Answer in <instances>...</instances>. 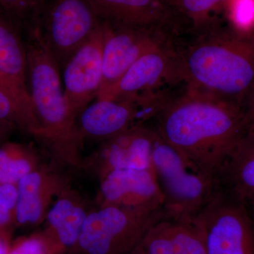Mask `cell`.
<instances>
[{
	"label": "cell",
	"instance_id": "cell-20",
	"mask_svg": "<svg viewBox=\"0 0 254 254\" xmlns=\"http://www.w3.org/2000/svg\"><path fill=\"white\" fill-rule=\"evenodd\" d=\"M39 168L36 153L26 145L12 142L0 145V184L16 185Z\"/></svg>",
	"mask_w": 254,
	"mask_h": 254
},
{
	"label": "cell",
	"instance_id": "cell-24",
	"mask_svg": "<svg viewBox=\"0 0 254 254\" xmlns=\"http://www.w3.org/2000/svg\"><path fill=\"white\" fill-rule=\"evenodd\" d=\"M18 191L16 185L0 184V234L12 235L16 227Z\"/></svg>",
	"mask_w": 254,
	"mask_h": 254
},
{
	"label": "cell",
	"instance_id": "cell-26",
	"mask_svg": "<svg viewBox=\"0 0 254 254\" xmlns=\"http://www.w3.org/2000/svg\"><path fill=\"white\" fill-rule=\"evenodd\" d=\"M231 13L232 21L237 28L252 29L254 25V0H234Z\"/></svg>",
	"mask_w": 254,
	"mask_h": 254
},
{
	"label": "cell",
	"instance_id": "cell-19",
	"mask_svg": "<svg viewBox=\"0 0 254 254\" xmlns=\"http://www.w3.org/2000/svg\"><path fill=\"white\" fill-rule=\"evenodd\" d=\"M89 211L76 192L69 188L56 198L47 214L45 230L67 254L76 245Z\"/></svg>",
	"mask_w": 254,
	"mask_h": 254
},
{
	"label": "cell",
	"instance_id": "cell-22",
	"mask_svg": "<svg viewBox=\"0 0 254 254\" xmlns=\"http://www.w3.org/2000/svg\"><path fill=\"white\" fill-rule=\"evenodd\" d=\"M0 122L9 124L25 133L38 138L41 134V126L36 114L25 108L1 86Z\"/></svg>",
	"mask_w": 254,
	"mask_h": 254
},
{
	"label": "cell",
	"instance_id": "cell-9",
	"mask_svg": "<svg viewBox=\"0 0 254 254\" xmlns=\"http://www.w3.org/2000/svg\"><path fill=\"white\" fill-rule=\"evenodd\" d=\"M177 44L178 42L145 53L116 83L100 93L96 99L147 98L184 85L180 77Z\"/></svg>",
	"mask_w": 254,
	"mask_h": 254
},
{
	"label": "cell",
	"instance_id": "cell-18",
	"mask_svg": "<svg viewBox=\"0 0 254 254\" xmlns=\"http://www.w3.org/2000/svg\"><path fill=\"white\" fill-rule=\"evenodd\" d=\"M220 186L237 201L254 209V132H247L219 177Z\"/></svg>",
	"mask_w": 254,
	"mask_h": 254
},
{
	"label": "cell",
	"instance_id": "cell-3",
	"mask_svg": "<svg viewBox=\"0 0 254 254\" xmlns=\"http://www.w3.org/2000/svg\"><path fill=\"white\" fill-rule=\"evenodd\" d=\"M25 29L28 86L41 126L39 138L49 145L60 161L77 165V117L71 113L65 100L61 70L38 28L30 25Z\"/></svg>",
	"mask_w": 254,
	"mask_h": 254
},
{
	"label": "cell",
	"instance_id": "cell-4",
	"mask_svg": "<svg viewBox=\"0 0 254 254\" xmlns=\"http://www.w3.org/2000/svg\"><path fill=\"white\" fill-rule=\"evenodd\" d=\"M151 166L163 195L165 218L192 220L221 190L218 180L200 170L158 132Z\"/></svg>",
	"mask_w": 254,
	"mask_h": 254
},
{
	"label": "cell",
	"instance_id": "cell-31",
	"mask_svg": "<svg viewBox=\"0 0 254 254\" xmlns=\"http://www.w3.org/2000/svg\"><path fill=\"white\" fill-rule=\"evenodd\" d=\"M136 254H138V253H136Z\"/></svg>",
	"mask_w": 254,
	"mask_h": 254
},
{
	"label": "cell",
	"instance_id": "cell-14",
	"mask_svg": "<svg viewBox=\"0 0 254 254\" xmlns=\"http://www.w3.org/2000/svg\"><path fill=\"white\" fill-rule=\"evenodd\" d=\"M156 135L155 128L144 124L105 140L96 157L100 178L120 169L152 168V153Z\"/></svg>",
	"mask_w": 254,
	"mask_h": 254
},
{
	"label": "cell",
	"instance_id": "cell-15",
	"mask_svg": "<svg viewBox=\"0 0 254 254\" xmlns=\"http://www.w3.org/2000/svg\"><path fill=\"white\" fill-rule=\"evenodd\" d=\"M16 227L36 225L46 220L55 200L67 190V181L56 172L37 169L18 182Z\"/></svg>",
	"mask_w": 254,
	"mask_h": 254
},
{
	"label": "cell",
	"instance_id": "cell-8",
	"mask_svg": "<svg viewBox=\"0 0 254 254\" xmlns=\"http://www.w3.org/2000/svg\"><path fill=\"white\" fill-rule=\"evenodd\" d=\"M173 100L168 93L142 98L95 99L79 113L78 134L105 141L156 118Z\"/></svg>",
	"mask_w": 254,
	"mask_h": 254
},
{
	"label": "cell",
	"instance_id": "cell-30",
	"mask_svg": "<svg viewBox=\"0 0 254 254\" xmlns=\"http://www.w3.org/2000/svg\"><path fill=\"white\" fill-rule=\"evenodd\" d=\"M251 213H252V216H253V218L254 219V210H250Z\"/></svg>",
	"mask_w": 254,
	"mask_h": 254
},
{
	"label": "cell",
	"instance_id": "cell-27",
	"mask_svg": "<svg viewBox=\"0 0 254 254\" xmlns=\"http://www.w3.org/2000/svg\"><path fill=\"white\" fill-rule=\"evenodd\" d=\"M247 132H254V84L246 100L245 107Z\"/></svg>",
	"mask_w": 254,
	"mask_h": 254
},
{
	"label": "cell",
	"instance_id": "cell-28",
	"mask_svg": "<svg viewBox=\"0 0 254 254\" xmlns=\"http://www.w3.org/2000/svg\"><path fill=\"white\" fill-rule=\"evenodd\" d=\"M11 244V235L0 234V254H9Z\"/></svg>",
	"mask_w": 254,
	"mask_h": 254
},
{
	"label": "cell",
	"instance_id": "cell-10",
	"mask_svg": "<svg viewBox=\"0 0 254 254\" xmlns=\"http://www.w3.org/2000/svg\"><path fill=\"white\" fill-rule=\"evenodd\" d=\"M103 27V79L99 93L116 83L145 53L179 41L170 33L153 28L118 26L105 21Z\"/></svg>",
	"mask_w": 254,
	"mask_h": 254
},
{
	"label": "cell",
	"instance_id": "cell-12",
	"mask_svg": "<svg viewBox=\"0 0 254 254\" xmlns=\"http://www.w3.org/2000/svg\"><path fill=\"white\" fill-rule=\"evenodd\" d=\"M102 21L118 26L153 28L178 39L186 30L172 0H89Z\"/></svg>",
	"mask_w": 254,
	"mask_h": 254
},
{
	"label": "cell",
	"instance_id": "cell-16",
	"mask_svg": "<svg viewBox=\"0 0 254 254\" xmlns=\"http://www.w3.org/2000/svg\"><path fill=\"white\" fill-rule=\"evenodd\" d=\"M0 86L25 108L36 114L30 95L27 56L21 31L1 13Z\"/></svg>",
	"mask_w": 254,
	"mask_h": 254
},
{
	"label": "cell",
	"instance_id": "cell-5",
	"mask_svg": "<svg viewBox=\"0 0 254 254\" xmlns=\"http://www.w3.org/2000/svg\"><path fill=\"white\" fill-rule=\"evenodd\" d=\"M163 210L141 212L100 205L89 212L76 245L66 254H136Z\"/></svg>",
	"mask_w": 254,
	"mask_h": 254
},
{
	"label": "cell",
	"instance_id": "cell-25",
	"mask_svg": "<svg viewBox=\"0 0 254 254\" xmlns=\"http://www.w3.org/2000/svg\"><path fill=\"white\" fill-rule=\"evenodd\" d=\"M39 0H0V13L21 31L31 21Z\"/></svg>",
	"mask_w": 254,
	"mask_h": 254
},
{
	"label": "cell",
	"instance_id": "cell-11",
	"mask_svg": "<svg viewBox=\"0 0 254 254\" xmlns=\"http://www.w3.org/2000/svg\"><path fill=\"white\" fill-rule=\"evenodd\" d=\"M103 21L94 34L68 60L63 70V88L74 116L96 99L103 79Z\"/></svg>",
	"mask_w": 254,
	"mask_h": 254
},
{
	"label": "cell",
	"instance_id": "cell-13",
	"mask_svg": "<svg viewBox=\"0 0 254 254\" xmlns=\"http://www.w3.org/2000/svg\"><path fill=\"white\" fill-rule=\"evenodd\" d=\"M100 180V205L141 212L163 210V195L152 168L115 170Z\"/></svg>",
	"mask_w": 254,
	"mask_h": 254
},
{
	"label": "cell",
	"instance_id": "cell-1",
	"mask_svg": "<svg viewBox=\"0 0 254 254\" xmlns=\"http://www.w3.org/2000/svg\"><path fill=\"white\" fill-rule=\"evenodd\" d=\"M155 119L159 136L218 180L247 133L243 107L187 89Z\"/></svg>",
	"mask_w": 254,
	"mask_h": 254
},
{
	"label": "cell",
	"instance_id": "cell-23",
	"mask_svg": "<svg viewBox=\"0 0 254 254\" xmlns=\"http://www.w3.org/2000/svg\"><path fill=\"white\" fill-rule=\"evenodd\" d=\"M9 254H64V252L58 242L45 230L11 242Z\"/></svg>",
	"mask_w": 254,
	"mask_h": 254
},
{
	"label": "cell",
	"instance_id": "cell-6",
	"mask_svg": "<svg viewBox=\"0 0 254 254\" xmlns=\"http://www.w3.org/2000/svg\"><path fill=\"white\" fill-rule=\"evenodd\" d=\"M102 23L89 0H39L27 26L38 28L62 71Z\"/></svg>",
	"mask_w": 254,
	"mask_h": 254
},
{
	"label": "cell",
	"instance_id": "cell-7",
	"mask_svg": "<svg viewBox=\"0 0 254 254\" xmlns=\"http://www.w3.org/2000/svg\"><path fill=\"white\" fill-rule=\"evenodd\" d=\"M205 254H254V219L247 206L222 189L192 220Z\"/></svg>",
	"mask_w": 254,
	"mask_h": 254
},
{
	"label": "cell",
	"instance_id": "cell-2",
	"mask_svg": "<svg viewBox=\"0 0 254 254\" xmlns=\"http://www.w3.org/2000/svg\"><path fill=\"white\" fill-rule=\"evenodd\" d=\"M179 42L180 73L187 91L245 107L254 84V30L220 21Z\"/></svg>",
	"mask_w": 254,
	"mask_h": 254
},
{
	"label": "cell",
	"instance_id": "cell-29",
	"mask_svg": "<svg viewBox=\"0 0 254 254\" xmlns=\"http://www.w3.org/2000/svg\"><path fill=\"white\" fill-rule=\"evenodd\" d=\"M11 127H13L12 125H9V124L0 122V145L4 143L3 141L6 136V131Z\"/></svg>",
	"mask_w": 254,
	"mask_h": 254
},
{
	"label": "cell",
	"instance_id": "cell-17",
	"mask_svg": "<svg viewBox=\"0 0 254 254\" xmlns=\"http://www.w3.org/2000/svg\"><path fill=\"white\" fill-rule=\"evenodd\" d=\"M136 253L205 254V251L201 235L192 220L164 217L150 227Z\"/></svg>",
	"mask_w": 254,
	"mask_h": 254
},
{
	"label": "cell",
	"instance_id": "cell-21",
	"mask_svg": "<svg viewBox=\"0 0 254 254\" xmlns=\"http://www.w3.org/2000/svg\"><path fill=\"white\" fill-rule=\"evenodd\" d=\"M187 33L199 32L219 21L217 14L227 0H172Z\"/></svg>",
	"mask_w": 254,
	"mask_h": 254
}]
</instances>
